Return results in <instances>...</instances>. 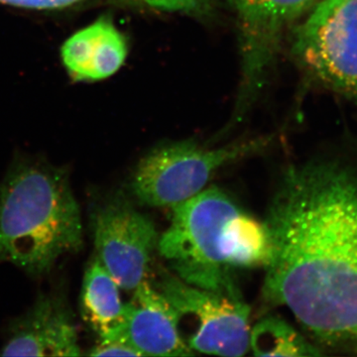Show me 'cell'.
Instances as JSON below:
<instances>
[{"label": "cell", "instance_id": "6da1fadb", "mask_svg": "<svg viewBox=\"0 0 357 357\" xmlns=\"http://www.w3.org/2000/svg\"><path fill=\"white\" fill-rule=\"evenodd\" d=\"M263 223L264 299L321 344L357 342V171L332 160L289 167Z\"/></svg>", "mask_w": 357, "mask_h": 357}, {"label": "cell", "instance_id": "7a4b0ae2", "mask_svg": "<svg viewBox=\"0 0 357 357\" xmlns=\"http://www.w3.org/2000/svg\"><path fill=\"white\" fill-rule=\"evenodd\" d=\"M83 245L69 172L39 160H16L0 185V264L39 278Z\"/></svg>", "mask_w": 357, "mask_h": 357}, {"label": "cell", "instance_id": "3957f363", "mask_svg": "<svg viewBox=\"0 0 357 357\" xmlns=\"http://www.w3.org/2000/svg\"><path fill=\"white\" fill-rule=\"evenodd\" d=\"M172 211L170 225L158 239L160 255L189 285L239 295L227 273V234L241 208L211 185Z\"/></svg>", "mask_w": 357, "mask_h": 357}, {"label": "cell", "instance_id": "277c9868", "mask_svg": "<svg viewBox=\"0 0 357 357\" xmlns=\"http://www.w3.org/2000/svg\"><path fill=\"white\" fill-rule=\"evenodd\" d=\"M270 138L208 149L191 141L160 146L141 160L134 173L132 191L141 204L172 206L203 191L220 167L255 153Z\"/></svg>", "mask_w": 357, "mask_h": 357}, {"label": "cell", "instance_id": "5b68a950", "mask_svg": "<svg viewBox=\"0 0 357 357\" xmlns=\"http://www.w3.org/2000/svg\"><path fill=\"white\" fill-rule=\"evenodd\" d=\"M294 53L307 72L344 95L357 96V0H321L298 27Z\"/></svg>", "mask_w": 357, "mask_h": 357}, {"label": "cell", "instance_id": "8992f818", "mask_svg": "<svg viewBox=\"0 0 357 357\" xmlns=\"http://www.w3.org/2000/svg\"><path fill=\"white\" fill-rule=\"evenodd\" d=\"M155 288L177 312L178 323L195 326L184 337L192 351L243 356L250 349V309L241 295L204 290L169 273L160 275Z\"/></svg>", "mask_w": 357, "mask_h": 357}, {"label": "cell", "instance_id": "52a82bcc", "mask_svg": "<svg viewBox=\"0 0 357 357\" xmlns=\"http://www.w3.org/2000/svg\"><path fill=\"white\" fill-rule=\"evenodd\" d=\"M96 257L119 288L134 291L145 281L158 234L149 218L122 197L96 202L89 213Z\"/></svg>", "mask_w": 357, "mask_h": 357}, {"label": "cell", "instance_id": "ba28073f", "mask_svg": "<svg viewBox=\"0 0 357 357\" xmlns=\"http://www.w3.org/2000/svg\"><path fill=\"white\" fill-rule=\"evenodd\" d=\"M238 20L243 57L241 105L259 91L282 35L317 0H227Z\"/></svg>", "mask_w": 357, "mask_h": 357}, {"label": "cell", "instance_id": "9c48e42d", "mask_svg": "<svg viewBox=\"0 0 357 357\" xmlns=\"http://www.w3.org/2000/svg\"><path fill=\"white\" fill-rule=\"evenodd\" d=\"M75 314L63 289L40 293L8 326L1 356H82Z\"/></svg>", "mask_w": 357, "mask_h": 357}, {"label": "cell", "instance_id": "30bf717a", "mask_svg": "<svg viewBox=\"0 0 357 357\" xmlns=\"http://www.w3.org/2000/svg\"><path fill=\"white\" fill-rule=\"evenodd\" d=\"M132 347L141 356H189L194 354L181 335L177 312L146 281L126 304L121 325L107 337ZM98 338V340H102Z\"/></svg>", "mask_w": 357, "mask_h": 357}, {"label": "cell", "instance_id": "8fae6325", "mask_svg": "<svg viewBox=\"0 0 357 357\" xmlns=\"http://www.w3.org/2000/svg\"><path fill=\"white\" fill-rule=\"evenodd\" d=\"M126 37L109 17L75 33L61 51L66 69L79 82L100 81L114 75L128 57Z\"/></svg>", "mask_w": 357, "mask_h": 357}, {"label": "cell", "instance_id": "7c38bea8", "mask_svg": "<svg viewBox=\"0 0 357 357\" xmlns=\"http://www.w3.org/2000/svg\"><path fill=\"white\" fill-rule=\"evenodd\" d=\"M119 286L98 257L89 261L82 285L79 311L84 323L98 335L107 337L121 325L126 304Z\"/></svg>", "mask_w": 357, "mask_h": 357}, {"label": "cell", "instance_id": "4fadbf2b", "mask_svg": "<svg viewBox=\"0 0 357 357\" xmlns=\"http://www.w3.org/2000/svg\"><path fill=\"white\" fill-rule=\"evenodd\" d=\"M269 238L264 223L243 211L230 222L227 234L229 266H265L269 258Z\"/></svg>", "mask_w": 357, "mask_h": 357}, {"label": "cell", "instance_id": "5bb4252c", "mask_svg": "<svg viewBox=\"0 0 357 357\" xmlns=\"http://www.w3.org/2000/svg\"><path fill=\"white\" fill-rule=\"evenodd\" d=\"M250 349L256 356H317L319 349L279 318H268L250 332Z\"/></svg>", "mask_w": 357, "mask_h": 357}, {"label": "cell", "instance_id": "9a60e30c", "mask_svg": "<svg viewBox=\"0 0 357 357\" xmlns=\"http://www.w3.org/2000/svg\"><path fill=\"white\" fill-rule=\"evenodd\" d=\"M91 356H141L132 347L117 338H102L88 352Z\"/></svg>", "mask_w": 357, "mask_h": 357}, {"label": "cell", "instance_id": "2e32d148", "mask_svg": "<svg viewBox=\"0 0 357 357\" xmlns=\"http://www.w3.org/2000/svg\"><path fill=\"white\" fill-rule=\"evenodd\" d=\"M146 6L160 10L189 13L206 6L208 0H140Z\"/></svg>", "mask_w": 357, "mask_h": 357}, {"label": "cell", "instance_id": "e0dca14e", "mask_svg": "<svg viewBox=\"0 0 357 357\" xmlns=\"http://www.w3.org/2000/svg\"><path fill=\"white\" fill-rule=\"evenodd\" d=\"M81 1L84 0H0V3L21 7V8L44 10V9L64 8Z\"/></svg>", "mask_w": 357, "mask_h": 357}]
</instances>
